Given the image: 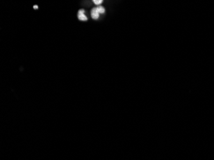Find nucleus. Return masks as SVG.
<instances>
[{
    "instance_id": "nucleus-2",
    "label": "nucleus",
    "mask_w": 214,
    "mask_h": 160,
    "mask_svg": "<svg viewBox=\"0 0 214 160\" xmlns=\"http://www.w3.org/2000/svg\"><path fill=\"white\" fill-rule=\"evenodd\" d=\"M91 16L93 19H98L100 17V14L98 12L96 8H94L91 11Z\"/></svg>"
},
{
    "instance_id": "nucleus-3",
    "label": "nucleus",
    "mask_w": 214,
    "mask_h": 160,
    "mask_svg": "<svg viewBox=\"0 0 214 160\" xmlns=\"http://www.w3.org/2000/svg\"><path fill=\"white\" fill-rule=\"evenodd\" d=\"M97 9L98 12H99V14H104L105 12V8L103 7V6H98V7H95Z\"/></svg>"
},
{
    "instance_id": "nucleus-5",
    "label": "nucleus",
    "mask_w": 214,
    "mask_h": 160,
    "mask_svg": "<svg viewBox=\"0 0 214 160\" xmlns=\"http://www.w3.org/2000/svg\"><path fill=\"white\" fill-rule=\"evenodd\" d=\"M34 9H38V6L37 5H34Z\"/></svg>"
},
{
    "instance_id": "nucleus-4",
    "label": "nucleus",
    "mask_w": 214,
    "mask_h": 160,
    "mask_svg": "<svg viewBox=\"0 0 214 160\" xmlns=\"http://www.w3.org/2000/svg\"><path fill=\"white\" fill-rule=\"evenodd\" d=\"M93 2H94V3L95 5H100L103 2V0H94Z\"/></svg>"
},
{
    "instance_id": "nucleus-1",
    "label": "nucleus",
    "mask_w": 214,
    "mask_h": 160,
    "mask_svg": "<svg viewBox=\"0 0 214 160\" xmlns=\"http://www.w3.org/2000/svg\"><path fill=\"white\" fill-rule=\"evenodd\" d=\"M78 17L79 20L82 21H87V16L85 15V10L83 9H81L78 12Z\"/></svg>"
}]
</instances>
